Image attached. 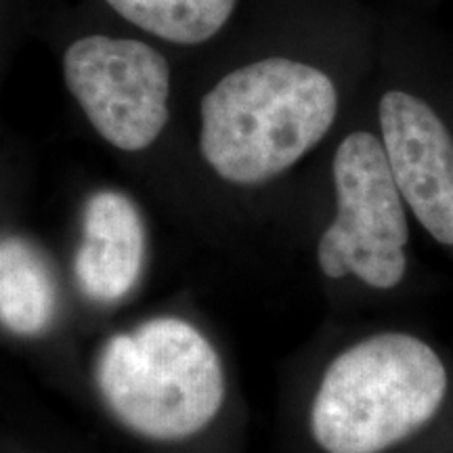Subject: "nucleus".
<instances>
[{"label":"nucleus","instance_id":"f257e3e1","mask_svg":"<svg viewBox=\"0 0 453 453\" xmlns=\"http://www.w3.org/2000/svg\"><path fill=\"white\" fill-rule=\"evenodd\" d=\"M338 105L330 73L290 57H265L226 72L203 95L200 151L226 183H267L324 141Z\"/></svg>","mask_w":453,"mask_h":453},{"label":"nucleus","instance_id":"f03ea898","mask_svg":"<svg viewBox=\"0 0 453 453\" xmlns=\"http://www.w3.org/2000/svg\"><path fill=\"white\" fill-rule=\"evenodd\" d=\"M447 367L405 332L359 340L327 365L311 405V433L326 453H382L437 416Z\"/></svg>","mask_w":453,"mask_h":453},{"label":"nucleus","instance_id":"7ed1b4c3","mask_svg":"<svg viewBox=\"0 0 453 453\" xmlns=\"http://www.w3.org/2000/svg\"><path fill=\"white\" fill-rule=\"evenodd\" d=\"M97 384L113 416L151 441H183L214 420L225 401L217 350L179 317H156L101 350Z\"/></svg>","mask_w":453,"mask_h":453},{"label":"nucleus","instance_id":"20e7f679","mask_svg":"<svg viewBox=\"0 0 453 453\" xmlns=\"http://www.w3.org/2000/svg\"><path fill=\"white\" fill-rule=\"evenodd\" d=\"M332 177L338 208L317 246L319 269L330 280L355 275L376 290H393L407 271L410 223L382 141L367 130L347 134Z\"/></svg>","mask_w":453,"mask_h":453},{"label":"nucleus","instance_id":"39448f33","mask_svg":"<svg viewBox=\"0 0 453 453\" xmlns=\"http://www.w3.org/2000/svg\"><path fill=\"white\" fill-rule=\"evenodd\" d=\"M64 81L90 127L120 151H143L170 120V64L137 38L88 34L61 59Z\"/></svg>","mask_w":453,"mask_h":453},{"label":"nucleus","instance_id":"423d86ee","mask_svg":"<svg viewBox=\"0 0 453 453\" xmlns=\"http://www.w3.org/2000/svg\"><path fill=\"white\" fill-rule=\"evenodd\" d=\"M378 124L390 173L405 206L426 234L453 248V134L426 101L387 90Z\"/></svg>","mask_w":453,"mask_h":453},{"label":"nucleus","instance_id":"0eeeda50","mask_svg":"<svg viewBox=\"0 0 453 453\" xmlns=\"http://www.w3.org/2000/svg\"><path fill=\"white\" fill-rule=\"evenodd\" d=\"M143 257L145 229L133 200L118 191L90 197L73 257V275L84 296L101 304L118 303L137 283Z\"/></svg>","mask_w":453,"mask_h":453},{"label":"nucleus","instance_id":"6e6552de","mask_svg":"<svg viewBox=\"0 0 453 453\" xmlns=\"http://www.w3.org/2000/svg\"><path fill=\"white\" fill-rule=\"evenodd\" d=\"M55 313L53 275L36 248L21 237L0 246V319L17 336L47 330Z\"/></svg>","mask_w":453,"mask_h":453},{"label":"nucleus","instance_id":"1a4fd4ad","mask_svg":"<svg viewBox=\"0 0 453 453\" xmlns=\"http://www.w3.org/2000/svg\"><path fill=\"white\" fill-rule=\"evenodd\" d=\"M122 19L183 47L202 44L226 26L237 0H104Z\"/></svg>","mask_w":453,"mask_h":453}]
</instances>
